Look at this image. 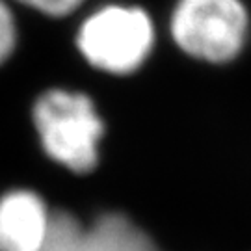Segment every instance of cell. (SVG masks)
<instances>
[{
	"label": "cell",
	"instance_id": "1",
	"mask_svg": "<svg viewBox=\"0 0 251 251\" xmlns=\"http://www.w3.org/2000/svg\"><path fill=\"white\" fill-rule=\"evenodd\" d=\"M34 125L52 160L75 173H88L97 166L104 125L88 95L47 91L36 100Z\"/></svg>",
	"mask_w": 251,
	"mask_h": 251
},
{
	"label": "cell",
	"instance_id": "2",
	"mask_svg": "<svg viewBox=\"0 0 251 251\" xmlns=\"http://www.w3.org/2000/svg\"><path fill=\"white\" fill-rule=\"evenodd\" d=\"M154 41L152 23L144 9L106 6L80 26L76 45L100 71L128 75L149 56Z\"/></svg>",
	"mask_w": 251,
	"mask_h": 251
},
{
	"label": "cell",
	"instance_id": "3",
	"mask_svg": "<svg viewBox=\"0 0 251 251\" xmlns=\"http://www.w3.org/2000/svg\"><path fill=\"white\" fill-rule=\"evenodd\" d=\"M175 43L194 58L229 62L248 34V11L240 0H179L171 19Z\"/></svg>",
	"mask_w": 251,
	"mask_h": 251
},
{
	"label": "cell",
	"instance_id": "4",
	"mask_svg": "<svg viewBox=\"0 0 251 251\" xmlns=\"http://www.w3.org/2000/svg\"><path fill=\"white\" fill-rule=\"evenodd\" d=\"M52 218L41 198L15 190L0 198V251H45Z\"/></svg>",
	"mask_w": 251,
	"mask_h": 251
},
{
	"label": "cell",
	"instance_id": "5",
	"mask_svg": "<svg viewBox=\"0 0 251 251\" xmlns=\"http://www.w3.org/2000/svg\"><path fill=\"white\" fill-rule=\"evenodd\" d=\"M17 41V32H15V23L9 8L0 0V63L8 60Z\"/></svg>",
	"mask_w": 251,
	"mask_h": 251
},
{
	"label": "cell",
	"instance_id": "6",
	"mask_svg": "<svg viewBox=\"0 0 251 251\" xmlns=\"http://www.w3.org/2000/svg\"><path fill=\"white\" fill-rule=\"evenodd\" d=\"M19 2H23V4H26L30 8L45 13V15L63 17V15L75 11L84 0H19Z\"/></svg>",
	"mask_w": 251,
	"mask_h": 251
}]
</instances>
